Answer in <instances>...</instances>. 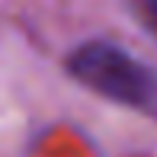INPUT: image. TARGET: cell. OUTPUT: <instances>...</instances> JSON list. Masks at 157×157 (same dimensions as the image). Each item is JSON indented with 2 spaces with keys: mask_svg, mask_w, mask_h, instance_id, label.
<instances>
[{
  "mask_svg": "<svg viewBox=\"0 0 157 157\" xmlns=\"http://www.w3.org/2000/svg\"><path fill=\"white\" fill-rule=\"evenodd\" d=\"M67 71L87 90L157 119V71L125 48L112 42H87L71 52Z\"/></svg>",
  "mask_w": 157,
  "mask_h": 157,
  "instance_id": "1",
  "label": "cell"
},
{
  "mask_svg": "<svg viewBox=\"0 0 157 157\" xmlns=\"http://www.w3.org/2000/svg\"><path fill=\"white\" fill-rule=\"evenodd\" d=\"M135 10H138V16L144 19V26L157 35V0H132Z\"/></svg>",
  "mask_w": 157,
  "mask_h": 157,
  "instance_id": "2",
  "label": "cell"
}]
</instances>
